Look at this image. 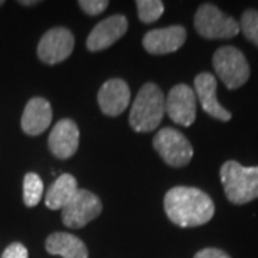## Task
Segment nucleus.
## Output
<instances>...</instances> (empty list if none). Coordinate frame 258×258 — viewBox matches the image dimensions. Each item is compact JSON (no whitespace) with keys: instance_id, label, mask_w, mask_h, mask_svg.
Segmentation results:
<instances>
[{"instance_id":"obj_23","label":"nucleus","mask_w":258,"mask_h":258,"mask_svg":"<svg viewBox=\"0 0 258 258\" xmlns=\"http://www.w3.org/2000/svg\"><path fill=\"white\" fill-rule=\"evenodd\" d=\"M194 258H231L225 251L220 248H204L198 251Z\"/></svg>"},{"instance_id":"obj_2","label":"nucleus","mask_w":258,"mask_h":258,"mask_svg":"<svg viewBox=\"0 0 258 258\" xmlns=\"http://www.w3.org/2000/svg\"><path fill=\"white\" fill-rule=\"evenodd\" d=\"M165 115V95L155 83H145L137 95L129 113V125L137 132H151Z\"/></svg>"},{"instance_id":"obj_15","label":"nucleus","mask_w":258,"mask_h":258,"mask_svg":"<svg viewBox=\"0 0 258 258\" xmlns=\"http://www.w3.org/2000/svg\"><path fill=\"white\" fill-rule=\"evenodd\" d=\"M52 106L43 98H32L22 115V129L25 134L36 137L43 134L52 122Z\"/></svg>"},{"instance_id":"obj_14","label":"nucleus","mask_w":258,"mask_h":258,"mask_svg":"<svg viewBox=\"0 0 258 258\" xmlns=\"http://www.w3.org/2000/svg\"><path fill=\"white\" fill-rule=\"evenodd\" d=\"M131 91L128 83L122 79H109L102 85L98 93L101 111L108 116H118L128 108Z\"/></svg>"},{"instance_id":"obj_25","label":"nucleus","mask_w":258,"mask_h":258,"mask_svg":"<svg viewBox=\"0 0 258 258\" xmlns=\"http://www.w3.org/2000/svg\"><path fill=\"white\" fill-rule=\"evenodd\" d=\"M3 3H5V2H3V0H0V6H2V5H3Z\"/></svg>"},{"instance_id":"obj_17","label":"nucleus","mask_w":258,"mask_h":258,"mask_svg":"<svg viewBox=\"0 0 258 258\" xmlns=\"http://www.w3.org/2000/svg\"><path fill=\"white\" fill-rule=\"evenodd\" d=\"M76 192H78V182L75 176L71 174H63L47 189L45 204L50 210H63L64 205L74 198Z\"/></svg>"},{"instance_id":"obj_3","label":"nucleus","mask_w":258,"mask_h":258,"mask_svg":"<svg viewBox=\"0 0 258 258\" xmlns=\"http://www.w3.org/2000/svg\"><path fill=\"white\" fill-rule=\"evenodd\" d=\"M228 201L244 205L258 198V166H242L237 161L224 162L220 169Z\"/></svg>"},{"instance_id":"obj_21","label":"nucleus","mask_w":258,"mask_h":258,"mask_svg":"<svg viewBox=\"0 0 258 258\" xmlns=\"http://www.w3.org/2000/svg\"><path fill=\"white\" fill-rule=\"evenodd\" d=\"M81 9L89 16H98L108 9L109 3L106 0H79Z\"/></svg>"},{"instance_id":"obj_7","label":"nucleus","mask_w":258,"mask_h":258,"mask_svg":"<svg viewBox=\"0 0 258 258\" xmlns=\"http://www.w3.org/2000/svg\"><path fill=\"white\" fill-rule=\"evenodd\" d=\"M101 212V200L95 194L88 189H78L74 198L62 210V221L66 227L78 230L99 217Z\"/></svg>"},{"instance_id":"obj_19","label":"nucleus","mask_w":258,"mask_h":258,"mask_svg":"<svg viewBox=\"0 0 258 258\" xmlns=\"http://www.w3.org/2000/svg\"><path fill=\"white\" fill-rule=\"evenodd\" d=\"M138 16L144 23H154L164 13V3L161 0H138Z\"/></svg>"},{"instance_id":"obj_20","label":"nucleus","mask_w":258,"mask_h":258,"mask_svg":"<svg viewBox=\"0 0 258 258\" xmlns=\"http://www.w3.org/2000/svg\"><path fill=\"white\" fill-rule=\"evenodd\" d=\"M240 30L244 36L258 47V12L254 9L245 10L241 16Z\"/></svg>"},{"instance_id":"obj_13","label":"nucleus","mask_w":258,"mask_h":258,"mask_svg":"<svg viewBox=\"0 0 258 258\" xmlns=\"http://www.w3.org/2000/svg\"><path fill=\"white\" fill-rule=\"evenodd\" d=\"M79 147V128L72 119H60L49 135V149L59 159L75 155Z\"/></svg>"},{"instance_id":"obj_8","label":"nucleus","mask_w":258,"mask_h":258,"mask_svg":"<svg viewBox=\"0 0 258 258\" xmlns=\"http://www.w3.org/2000/svg\"><path fill=\"white\" fill-rule=\"evenodd\" d=\"M165 112L181 126H191L197 118V95L188 85L174 86L165 99Z\"/></svg>"},{"instance_id":"obj_4","label":"nucleus","mask_w":258,"mask_h":258,"mask_svg":"<svg viewBox=\"0 0 258 258\" xmlns=\"http://www.w3.org/2000/svg\"><path fill=\"white\" fill-rule=\"evenodd\" d=\"M215 74L228 89H238L249 79V64L244 53L234 46H222L212 56Z\"/></svg>"},{"instance_id":"obj_22","label":"nucleus","mask_w":258,"mask_h":258,"mask_svg":"<svg viewBox=\"0 0 258 258\" xmlns=\"http://www.w3.org/2000/svg\"><path fill=\"white\" fill-rule=\"evenodd\" d=\"M0 258H29L28 248L20 242H13L3 251Z\"/></svg>"},{"instance_id":"obj_6","label":"nucleus","mask_w":258,"mask_h":258,"mask_svg":"<svg viewBox=\"0 0 258 258\" xmlns=\"http://www.w3.org/2000/svg\"><path fill=\"white\" fill-rule=\"evenodd\" d=\"M154 148L171 166H185L194 157L192 145L174 128L161 129L154 138Z\"/></svg>"},{"instance_id":"obj_16","label":"nucleus","mask_w":258,"mask_h":258,"mask_svg":"<svg viewBox=\"0 0 258 258\" xmlns=\"http://www.w3.org/2000/svg\"><path fill=\"white\" fill-rule=\"evenodd\" d=\"M46 251L63 258H88L89 252L81 238L68 232H53L46 238Z\"/></svg>"},{"instance_id":"obj_5","label":"nucleus","mask_w":258,"mask_h":258,"mask_svg":"<svg viewBox=\"0 0 258 258\" xmlns=\"http://www.w3.org/2000/svg\"><path fill=\"white\" fill-rule=\"evenodd\" d=\"M194 25L197 33L205 39H231L240 33L238 22L222 13L212 3L200 6L195 13Z\"/></svg>"},{"instance_id":"obj_9","label":"nucleus","mask_w":258,"mask_h":258,"mask_svg":"<svg viewBox=\"0 0 258 258\" xmlns=\"http://www.w3.org/2000/svg\"><path fill=\"white\" fill-rule=\"evenodd\" d=\"M74 47L75 37L69 29H50L42 36L37 45V56L47 64L60 63L71 56Z\"/></svg>"},{"instance_id":"obj_12","label":"nucleus","mask_w":258,"mask_h":258,"mask_svg":"<svg viewBox=\"0 0 258 258\" xmlns=\"http://www.w3.org/2000/svg\"><path fill=\"white\" fill-rule=\"evenodd\" d=\"M194 88H195V95L197 99L200 101L203 109L210 116L218 120L228 122L231 119V113L217 99V81L215 76L208 72L197 75L194 81Z\"/></svg>"},{"instance_id":"obj_24","label":"nucleus","mask_w":258,"mask_h":258,"mask_svg":"<svg viewBox=\"0 0 258 258\" xmlns=\"http://www.w3.org/2000/svg\"><path fill=\"white\" fill-rule=\"evenodd\" d=\"M20 5H25V6H32V5H37L39 2H19Z\"/></svg>"},{"instance_id":"obj_11","label":"nucleus","mask_w":258,"mask_h":258,"mask_svg":"<svg viewBox=\"0 0 258 258\" xmlns=\"http://www.w3.org/2000/svg\"><path fill=\"white\" fill-rule=\"evenodd\" d=\"M186 40V30L182 26L149 30L144 36L142 45L152 55H166L176 52Z\"/></svg>"},{"instance_id":"obj_10","label":"nucleus","mask_w":258,"mask_h":258,"mask_svg":"<svg viewBox=\"0 0 258 258\" xmlns=\"http://www.w3.org/2000/svg\"><path fill=\"white\" fill-rule=\"evenodd\" d=\"M128 30V20L122 15H115L111 18L99 22L86 40V47L91 52H99L112 46L116 40H119Z\"/></svg>"},{"instance_id":"obj_1","label":"nucleus","mask_w":258,"mask_h":258,"mask_svg":"<svg viewBox=\"0 0 258 258\" xmlns=\"http://www.w3.org/2000/svg\"><path fill=\"white\" fill-rule=\"evenodd\" d=\"M164 208L171 221L178 227L191 228L211 221L215 205L211 197L194 186H175L166 192Z\"/></svg>"},{"instance_id":"obj_18","label":"nucleus","mask_w":258,"mask_h":258,"mask_svg":"<svg viewBox=\"0 0 258 258\" xmlns=\"http://www.w3.org/2000/svg\"><path fill=\"white\" fill-rule=\"evenodd\" d=\"M43 195V182L35 172H29L23 179V203L26 207H35Z\"/></svg>"}]
</instances>
